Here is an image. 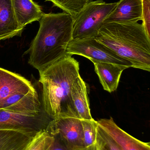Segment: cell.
I'll use <instances>...</instances> for the list:
<instances>
[{"label": "cell", "instance_id": "obj_2", "mask_svg": "<svg viewBox=\"0 0 150 150\" xmlns=\"http://www.w3.org/2000/svg\"><path fill=\"white\" fill-rule=\"evenodd\" d=\"M43 110L52 119L78 117L71 98L72 85L79 74V62L66 54L39 73Z\"/></svg>", "mask_w": 150, "mask_h": 150}, {"label": "cell", "instance_id": "obj_21", "mask_svg": "<svg viewBox=\"0 0 150 150\" xmlns=\"http://www.w3.org/2000/svg\"><path fill=\"white\" fill-rule=\"evenodd\" d=\"M142 24L150 38V0H142Z\"/></svg>", "mask_w": 150, "mask_h": 150}, {"label": "cell", "instance_id": "obj_4", "mask_svg": "<svg viewBox=\"0 0 150 150\" xmlns=\"http://www.w3.org/2000/svg\"><path fill=\"white\" fill-rule=\"evenodd\" d=\"M117 4L103 1L88 3L74 18L72 39L96 38L104 21Z\"/></svg>", "mask_w": 150, "mask_h": 150}, {"label": "cell", "instance_id": "obj_15", "mask_svg": "<svg viewBox=\"0 0 150 150\" xmlns=\"http://www.w3.org/2000/svg\"><path fill=\"white\" fill-rule=\"evenodd\" d=\"M35 135L17 130H0V150H26Z\"/></svg>", "mask_w": 150, "mask_h": 150}, {"label": "cell", "instance_id": "obj_11", "mask_svg": "<svg viewBox=\"0 0 150 150\" xmlns=\"http://www.w3.org/2000/svg\"><path fill=\"white\" fill-rule=\"evenodd\" d=\"M23 29L16 18L11 0H0V41L20 36Z\"/></svg>", "mask_w": 150, "mask_h": 150}, {"label": "cell", "instance_id": "obj_14", "mask_svg": "<svg viewBox=\"0 0 150 150\" xmlns=\"http://www.w3.org/2000/svg\"><path fill=\"white\" fill-rule=\"evenodd\" d=\"M71 95L74 107L79 119L87 120L93 119L90 109L87 86L80 75L72 85Z\"/></svg>", "mask_w": 150, "mask_h": 150}, {"label": "cell", "instance_id": "obj_1", "mask_svg": "<svg viewBox=\"0 0 150 150\" xmlns=\"http://www.w3.org/2000/svg\"><path fill=\"white\" fill-rule=\"evenodd\" d=\"M74 20L65 12L42 15L38 33L26 52L28 63L39 73L67 54L68 44L72 40Z\"/></svg>", "mask_w": 150, "mask_h": 150}, {"label": "cell", "instance_id": "obj_18", "mask_svg": "<svg viewBox=\"0 0 150 150\" xmlns=\"http://www.w3.org/2000/svg\"><path fill=\"white\" fill-rule=\"evenodd\" d=\"M54 137L46 130L41 131L33 137L26 150H50Z\"/></svg>", "mask_w": 150, "mask_h": 150}, {"label": "cell", "instance_id": "obj_23", "mask_svg": "<svg viewBox=\"0 0 150 150\" xmlns=\"http://www.w3.org/2000/svg\"><path fill=\"white\" fill-rule=\"evenodd\" d=\"M70 150H96L94 149L93 145H90L88 147H80L75 148Z\"/></svg>", "mask_w": 150, "mask_h": 150}, {"label": "cell", "instance_id": "obj_13", "mask_svg": "<svg viewBox=\"0 0 150 150\" xmlns=\"http://www.w3.org/2000/svg\"><path fill=\"white\" fill-rule=\"evenodd\" d=\"M16 18L20 26L39 21L44 14L39 5L33 0H11Z\"/></svg>", "mask_w": 150, "mask_h": 150}, {"label": "cell", "instance_id": "obj_20", "mask_svg": "<svg viewBox=\"0 0 150 150\" xmlns=\"http://www.w3.org/2000/svg\"><path fill=\"white\" fill-rule=\"evenodd\" d=\"M83 135L84 146L88 147L95 142L97 122L94 119L81 120Z\"/></svg>", "mask_w": 150, "mask_h": 150}, {"label": "cell", "instance_id": "obj_10", "mask_svg": "<svg viewBox=\"0 0 150 150\" xmlns=\"http://www.w3.org/2000/svg\"><path fill=\"white\" fill-rule=\"evenodd\" d=\"M142 0H120L104 21L111 23L138 22L142 20Z\"/></svg>", "mask_w": 150, "mask_h": 150}, {"label": "cell", "instance_id": "obj_12", "mask_svg": "<svg viewBox=\"0 0 150 150\" xmlns=\"http://www.w3.org/2000/svg\"><path fill=\"white\" fill-rule=\"evenodd\" d=\"M91 62L104 90L109 93L116 91L122 72L128 68L96 61Z\"/></svg>", "mask_w": 150, "mask_h": 150}, {"label": "cell", "instance_id": "obj_9", "mask_svg": "<svg viewBox=\"0 0 150 150\" xmlns=\"http://www.w3.org/2000/svg\"><path fill=\"white\" fill-rule=\"evenodd\" d=\"M31 83L21 75L0 68V103L11 95L35 91Z\"/></svg>", "mask_w": 150, "mask_h": 150}, {"label": "cell", "instance_id": "obj_3", "mask_svg": "<svg viewBox=\"0 0 150 150\" xmlns=\"http://www.w3.org/2000/svg\"><path fill=\"white\" fill-rule=\"evenodd\" d=\"M97 41L132 64L150 72V38L138 22L104 24L95 38Z\"/></svg>", "mask_w": 150, "mask_h": 150}, {"label": "cell", "instance_id": "obj_5", "mask_svg": "<svg viewBox=\"0 0 150 150\" xmlns=\"http://www.w3.org/2000/svg\"><path fill=\"white\" fill-rule=\"evenodd\" d=\"M67 54L81 55L90 60L111 63L132 67L129 62L116 54L103 44L98 42L95 38L72 39L67 46Z\"/></svg>", "mask_w": 150, "mask_h": 150}, {"label": "cell", "instance_id": "obj_17", "mask_svg": "<svg viewBox=\"0 0 150 150\" xmlns=\"http://www.w3.org/2000/svg\"><path fill=\"white\" fill-rule=\"evenodd\" d=\"M54 6L75 18L81 10L90 2V0H47Z\"/></svg>", "mask_w": 150, "mask_h": 150}, {"label": "cell", "instance_id": "obj_8", "mask_svg": "<svg viewBox=\"0 0 150 150\" xmlns=\"http://www.w3.org/2000/svg\"><path fill=\"white\" fill-rule=\"evenodd\" d=\"M99 127L107 134L122 150H150V143L144 142L122 129L112 117L97 121Z\"/></svg>", "mask_w": 150, "mask_h": 150}, {"label": "cell", "instance_id": "obj_22", "mask_svg": "<svg viewBox=\"0 0 150 150\" xmlns=\"http://www.w3.org/2000/svg\"><path fill=\"white\" fill-rule=\"evenodd\" d=\"M53 137L54 141L50 150H69L58 137Z\"/></svg>", "mask_w": 150, "mask_h": 150}, {"label": "cell", "instance_id": "obj_6", "mask_svg": "<svg viewBox=\"0 0 150 150\" xmlns=\"http://www.w3.org/2000/svg\"><path fill=\"white\" fill-rule=\"evenodd\" d=\"M53 120L45 112L31 115L0 109V130H17L35 135L46 130Z\"/></svg>", "mask_w": 150, "mask_h": 150}, {"label": "cell", "instance_id": "obj_16", "mask_svg": "<svg viewBox=\"0 0 150 150\" xmlns=\"http://www.w3.org/2000/svg\"><path fill=\"white\" fill-rule=\"evenodd\" d=\"M2 109L31 115L45 112L36 90L29 92L16 103Z\"/></svg>", "mask_w": 150, "mask_h": 150}, {"label": "cell", "instance_id": "obj_19", "mask_svg": "<svg viewBox=\"0 0 150 150\" xmlns=\"http://www.w3.org/2000/svg\"><path fill=\"white\" fill-rule=\"evenodd\" d=\"M92 145L96 150H122L98 125L97 128L96 140Z\"/></svg>", "mask_w": 150, "mask_h": 150}, {"label": "cell", "instance_id": "obj_7", "mask_svg": "<svg viewBox=\"0 0 150 150\" xmlns=\"http://www.w3.org/2000/svg\"><path fill=\"white\" fill-rule=\"evenodd\" d=\"M47 131L53 136L58 137L69 150L84 147L81 119L72 116L53 119Z\"/></svg>", "mask_w": 150, "mask_h": 150}]
</instances>
